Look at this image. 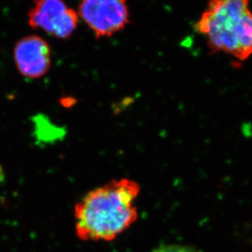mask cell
<instances>
[{
	"label": "cell",
	"instance_id": "obj_1",
	"mask_svg": "<svg viewBox=\"0 0 252 252\" xmlns=\"http://www.w3.org/2000/svg\"><path fill=\"white\" fill-rule=\"evenodd\" d=\"M140 191L138 183L123 178L89 191L74 207L78 238L109 242L126 232L138 220Z\"/></svg>",
	"mask_w": 252,
	"mask_h": 252
},
{
	"label": "cell",
	"instance_id": "obj_2",
	"mask_svg": "<svg viewBox=\"0 0 252 252\" xmlns=\"http://www.w3.org/2000/svg\"><path fill=\"white\" fill-rule=\"evenodd\" d=\"M212 54H223L243 63L252 56L251 0H209L195 23Z\"/></svg>",
	"mask_w": 252,
	"mask_h": 252
},
{
	"label": "cell",
	"instance_id": "obj_3",
	"mask_svg": "<svg viewBox=\"0 0 252 252\" xmlns=\"http://www.w3.org/2000/svg\"><path fill=\"white\" fill-rule=\"evenodd\" d=\"M77 13L96 39L112 36L130 22L127 0H80Z\"/></svg>",
	"mask_w": 252,
	"mask_h": 252
},
{
	"label": "cell",
	"instance_id": "obj_4",
	"mask_svg": "<svg viewBox=\"0 0 252 252\" xmlns=\"http://www.w3.org/2000/svg\"><path fill=\"white\" fill-rule=\"evenodd\" d=\"M27 17L32 28L59 39L72 36L80 19L77 11L69 7L65 0H33Z\"/></svg>",
	"mask_w": 252,
	"mask_h": 252
},
{
	"label": "cell",
	"instance_id": "obj_5",
	"mask_svg": "<svg viewBox=\"0 0 252 252\" xmlns=\"http://www.w3.org/2000/svg\"><path fill=\"white\" fill-rule=\"evenodd\" d=\"M13 55L17 70L28 79L43 77L51 67V48L44 38L38 35L20 39L15 45Z\"/></svg>",
	"mask_w": 252,
	"mask_h": 252
},
{
	"label": "cell",
	"instance_id": "obj_6",
	"mask_svg": "<svg viewBox=\"0 0 252 252\" xmlns=\"http://www.w3.org/2000/svg\"><path fill=\"white\" fill-rule=\"evenodd\" d=\"M152 252H201L196 248L189 246L163 245L156 248Z\"/></svg>",
	"mask_w": 252,
	"mask_h": 252
}]
</instances>
